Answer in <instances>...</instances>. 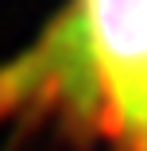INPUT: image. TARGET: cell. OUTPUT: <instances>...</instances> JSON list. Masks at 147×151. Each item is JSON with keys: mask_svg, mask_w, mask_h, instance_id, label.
Here are the masks:
<instances>
[{"mask_svg": "<svg viewBox=\"0 0 147 151\" xmlns=\"http://www.w3.org/2000/svg\"><path fill=\"white\" fill-rule=\"evenodd\" d=\"M23 112H58L112 151H147V0H74L0 70V120Z\"/></svg>", "mask_w": 147, "mask_h": 151, "instance_id": "6da1fadb", "label": "cell"}]
</instances>
